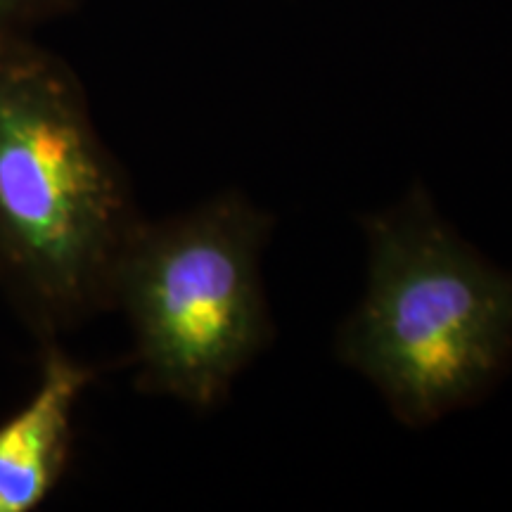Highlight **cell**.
Returning a JSON list of instances; mask_svg holds the SVG:
<instances>
[{"label": "cell", "instance_id": "obj_1", "mask_svg": "<svg viewBox=\"0 0 512 512\" xmlns=\"http://www.w3.org/2000/svg\"><path fill=\"white\" fill-rule=\"evenodd\" d=\"M143 221L69 62L0 31V299L38 349L114 309Z\"/></svg>", "mask_w": 512, "mask_h": 512}, {"label": "cell", "instance_id": "obj_2", "mask_svg": "<svg viewBox=\"0 0 512 512\" xmlns=\"http://www.w3.org/2000/svg\"><path fill=\"white\" fill-rule=\"evenodd\" d=\"M363 238L366 287L337 330L339 361L413 430L482 401L512 363V271L458 235L420 183L368 214Z\"/></svg>", "mask_w": 512, "mask_h": 512}, {"label": "cell", "instance_id": "obj_3", "mask_svg": "<svg viewBox=\"0 0 512 512\" xmlns=\"http://www.w3.org/2000/svg\"><path fill=\"white\" fill-rule=\"evenodd\" d=\"M273 223L233 188L140 223L114 292V309L131 330L140 392L214 411L271 347L261 256Z\"/></svg>", "mask_w": 512, "mask_h": 512}, {"label": "cell", "instance_id": "obj_4", "mask_svg": "<svg viewBox=\"0 0 512 512\" xmlns=\"http://www.w3.org/2000/svg\"><path fill=\"white\" fill-rule=\"evenodd\" d=\"M91 382L93 368L62 344L41 349L34 392L0 422V512H34L60 486L76 408Z\"/></svg>", "mask_w": 512, "mask_h": 512}, {"label": "cell", "instance_id": "obj_5", "mask_svg": "<svg viewBox=\"0 0 512 512\" xmlns=\"http://www.w3.org/2000/svg\"><path fill=\"white\" fill-rule=\"evenodd\" d=\"M83 0H0V31H29L72 15Z\"/></svg>", "mask_w": 512, "mask_h": 512}]
</instances>
